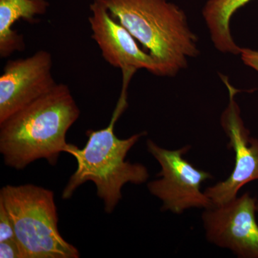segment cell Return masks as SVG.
Returning <instances> with one entry per match:
<instances>
[{
    "mask_svg": "<svg viewBox=\"0 0 258 258\" xmlns=\"http://www.w3.org/2000/svg\"><path fill=\"white\" fill-rule=\"evenodd\" d=\"M81 111L67 85L46 93L0 123V154L5 165L23 170L45 159L55 166L69 143L66 135Z\"/></svg>",
    "mask_w": 258,
    "mask_h": 258,
    "instance_id": "cell-1",
    "label": "cell"
},
{
    "mask_svg": "<svg viewBox=\"0 0 258 258\" xmlns=\"http://www.w3.org/2000/svg\"><path fill=\"white\" fill-rule=\"evenodd\" d=\"M131 79L123 77L121 93L109 124L99 130H88L87 142L83 149L72 144L68 145L66 153L76 159L77 169L64 186L62 200H69L81 185L92 181L96 185L97 195L103 202L105 212L111 214L121 200L125 184H142L149 179L145 166L125 160L129 151L147 132L124 139L118 138L115 134V123L128 106L127 88Z\"/></svg>",
    "mask_w": 258,
    "mask_h": 258,
    "instance_id": "cell-2",
    "label": "cell"
},
{
    "mask_svg": "<svg viewBox=\"0 0 258 258\" xmlns=\"http://www.w3.org/2000/svg\"><path fill=\"white\" fill-rule=\"evenodd\" d=\"M173 77L200 54L198 39L177 5L166 0H98Z\"/></svg>",
    "mask_w": 258,
    "mask_h": 258,
    "instance_id": "cell-3",
    "label": "cell"
},
{
    "mask_svg": "<svg viewBox=\"0 0 258 258\" xmlns=\"http://www.w3.org/2000/svg\"><path fill=\"white\" fill-rule=\"evenodd\" d=\"M0 203L9 214L21 258H79V249L57 227L58 215L52 190L32 184L6 185Z\"/></svg>",
    "mask_w": 258,
    "mask_h": 258,
    "instance_id": "cell-4",
    "label": "cell"
},
{
    "mask_svg": "<svg viewBox=\"0 0 258 258\" xmlns=\"http://www.w3.org/2000/svg\"><path fill=\"white\" fill-rule=\"evenodd\" d=\"M191 148L187 145L171 150L151 139L147 141L148 152L161 166L157 179L148 182L147 188L151 195L161 202V211L179 215L191 209L207 210L214 206L202 191L203 183L213 176L185 159L184 156Z\"/></svg>",
    "mask_w": 258,
    "mask_h": 258,
    "instance_id": "cell-5",
    "label": "cell"
},
{
    "mask_svg": "<svg viewBox=\"0 0 258 258\" xmlns=\"http://www.w3.org/2000/svg\"><path fill=\"white\" fill-rule=\"evenodd\" d=\"M257 198L249 192L204 210L202 222L209 242L240 258H258Z\"/></svg>",
    "mask_w": 258,
    "mask_h": 258,
    "instance_id": "cell-6",
    "label": "cell"
},
{
    "mask_svg": "<svg viewBox=\"0 0 258 258\" xmlns=\"http://www.w3.org/2000/svg\"><path fill=\"white\" fill-rule=\"evenodd\" d=\"M224 81L228 88L230 101L221 115V125L229 140L227 147L235 154V165L227 179L205 189L207 196L216 206L234 200L244 185L258 180V139L249 136L241 117L235 99L238 91L227 80Z\"/></svg>",
    "mask_w": 258,
    "mask_h": 258,
    "instance_id": "cell-7",
    "label": "cell"
},
{
    "mask_svg": "<svg viewBox=\"0 0 258 258\" xmlns=\"http://www.w3.org/2000/svg\"><path fill=\"white\" fill-rule=\"evenodd\" d=\"M52 67V55L43 50L7 62L0 76V123L57 86Z\"/></svg>",
    "mask_w": 258,
    "mask_h": 258,
    "instance_id": "cell-8",
    "label": "cell"
},
{
    "mask_svg": "<svg viewBox=\"0 0 258 258\" xmlns=\"http://www.w3.org/2000/svg\"><path fill=\"white\" fill-rule=\"evenodd\" d=\"M88 18L92 38L96 42L104 60L122 73L134 75L145 69L161 76L160 69L148 51L139 46L138 41L121 24L115 20L106 7L98 0L90 5Z\"/></svg>",
    "mask_w": 258,
    "mask_h": 258,
    "instance_id": "cell-9",
    "label": "cell"
},
{
    "mask_svg": "<svg viewBox=\"0 0 258 258\" xmlns=\"http://www.w3.org/2000/svg\"><path fill=\"white\" fill-rule=\"evenodd\" d=\"M46 0H0V57L7 58L25 49L23 35L13 30L20 19L31 22L37 15L46 13Z\"/></svg>",
    "mask_w": 258,
    "mask_h": 258,
    "instance_id": "cell-10",
    "label": "cell"
},
{
    "mask_svg": "<svg viewBox=\"0 0 258 258\" xmlns=\"http://www.w3.org/2000/svg\"><path fill=\"white\" fill-rule=\"evenodd\" d=\"M251 0H208L204 7V20L215 48L222 53L240 55L241 48L230 32V20L237 10Z\"/></svg>",
    "mask_w": 258,
    "mask_h": 258,
    "instance_id": "cell-11",
    "label": "cell"
},
{
    "mask_svg": "<svg viewBox=\"0 0 258 258\" xmlns=\"http://www.w3.org/2000/svg\"><path fill=\"white\" fill-rule=\"evenodd\" d=\"M15 240V230L9 214L0 203V242Z\"/></svg>",
    "mask_w": 258,
    "mask_h": 258,
    "instance_id": "cell-12",
    "label": "cell"
},
{
    "mask_svg": "<svg viewBox=\"0 0 258 258\" xmlns=\"http://www.w3.org/2000/svg\"><path fill=\"white\" fill-rule=\"evenodd\" d=\"M0 257L21 258L20 249L16 240H11L0 242Z\"/></svg>",
    "mask_w": 258,
    "mask_h": 258,
    "instance_id": "cell-13",
    "label": "cell"
},
{
    "mask_svg": "<svg viewBox=\"0 0 258 258\" xmlns=\"http://www.w3.org/2000/svg\"><path fill=\"white\" fill-rule=\"evenodd\" d=\"M240 55L244 64L252 68L258 73V50L241 48Z\"/></svg>",
    "mask_w": 258,
    "mask_h": 258,
    "instance_id": "cell-14",
    "label": "cell"
},
{
    "mask_svg": "<svg viewBox=\"0 0 258 258\" xmlns=\"http://www.w3.org/2000/svg\"><path fill=\"white\" fill-rule=\"evenodd\" d=\"M257 212H258V201L257 203Z\"/></svg>",
    "mask_w": 258,
    "mask_h": 258,
    "instance_id": "cell-15",
    "label": "cell"
}]
</instances>
